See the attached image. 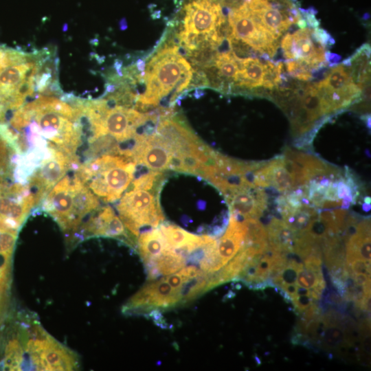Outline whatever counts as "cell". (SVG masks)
Returning <instances> with one entry per match:
<instances>
[{
	"instance_id": "obj_21",
	"label": "cell",
	"mask_w": 371,
	"mask_h": 371,
	"mask_svg": "<svg viewBox=\"0 0 371 371\" xmlns=\"http://www.w3.org/2000/svg\"><path fill=\"white\" fill-rule=\"evenodd\" d=\"M11 258V254L0 252V317L3 314L8 296Z\"/></svg>"
},
{
	"instance_id": "obj_9",
	"label": "cell",
	"mask_w": 371,
	"mask_h": 371,
	"mask_svg": "<svg viewBox=\"0 0 371 371\" xmlns=\"http://www.w3.org/2000/svg\"><path fill=\"white\" fill-rule=\"evenodd\" d=\"M79 164L78 157L48 146L47 153L27 180L36 205L70 169H76Z\"/></svg>"
},
{
	"instance_id": "obj_4",
	"label": "cell",
	"mask_w": 371,
	"mask_h": 371,
	"mask_svg": "<svg viewBox=\"0 0 371 371\" xmlns=\"http://www.w3.org/2000/svg\"><path fill=\"white\" fill-rule=\"evenodd\" d=\"M156 113H142L135 109L115 105L111 107L105 100L100 103L96 117L89 122L91 135L89 142L109 135L115 142H125L137 135V128L148 120L157 121Z\"/></svg>"
},
{
	"instance_id": "obj_16",
	"label": "cell",
	"mask_w": 371,
	"mask_h": 371,
	"mask_svg": "<svg viewBox=\"0 0 371 371\" xmlns=\"http://www.w3.org/2000/svg\"><path fill=\"white\" fill-rule=\"evenodd\" d=\"M82 229L89 236L115 237L125 234L122 220L110 206L97 209L82 226Z\"/></svg>"
},
{
	"instance_id": "obj_24",
	"label": "cell",
	"mask_w": 371,
	"mask_h": 371,
	"mask_svg": "<svg viewBox=\"0 0 371 371\" xmlns=\"http://www.w3.org/2000/svg\"><path fill=\"white\" fill-rule=\"evenodd\" d=\"M161 175V172L150 170L135 179L132 183V188L145 190H150Z\"/></svg>"
},
{
	"instance_id": "obj_3",
	"label": "cell",
	"mask_w": 371,
	"mask_h": 371,
	"mask_svg": "<svg viewBox=\"0 0 371 371\" xmlns=\"http://www.w3.org/2000/svg\"><path fill=\"white\" fill-rule=\"evenodd\" d=\"M135 164L119 154H102L80 164L75 174L98 198L113 202L121 198L134 178Z\"/></svg>"
},
{
	"instance_id": "obj_13",
	"label": "cell",
	"mask_w": 371,
	"mask_h": 371,
	"mask_svg": "<svg viewBox=\"0 0 371 371\" xmlns=\"http://www.w3.org/2000/svg\"><path fill=\"white\" fill-rule=\"evenodd\" d=\"M27 351L38 370H71L76 366L74 354L42 330L29 341Z\"/></svg>"
},
{
	"instance_id": "obj_5",
	"label": "cell",
	"mask_w": 371,
	"mask_h": 371,
	"mask_svg": "<svg viewBox=\"0 0 371 371\" xmlns=\"http://www.w3.org/2000/svg\"><path fill=\"white\" fill-rule=\"evenodd\" d=\"M14 177L12 169L0 170V229L18 232L36 203L28 185Z\"/></svg>"
},
{
	"instance_id": "obj_6",
	"label": "cell",
	"mask_w": 371,
	"mask_h": 371,
	"mask_svg": "<svg viewBox=\"0 0 371 371\" xmlns=\"http://www.w3.org/2000/svg\"><path fill=\"white\" fill-rule=\"evenodd\" d=\"M179 31L208 36L218 47L226 38L228 23L217 0H190L183 8Z\"/></svg>"
},
{
	"instance_id": "obj_10",
	"label": "cell",
	"mask_w": 371,
	"mask_h": 371,
	"mask_svg": "<svg viewBox=\"0 0 371 371\" xmlns=\"http://www.w3.org/2000/svg\"><path fill=\"white\" fill-rule=\"evenodd\" d=\"M326 114L346 108L360 98L362 88L354 80L344 65L331 69L317 82Z\"/></svg>"
},
{
	"instance_id": "obj_23",
	"label": "cell",
	"mask_w": 371,
	"mask_h": 371,
	"mask_svg": "<svg viewBox=\"0 0 371 371\" xmlns=\"http://www.w3.org/2000/svg\"><path fill=\"white\" fill-rule=\"evenodd\" d=\"M286 69L289 75L300 81L306 82L313 78V71L303 63L295 60H287Z\"/></svg>"
},
{
	"instance_id": "obj_25",
	"label": "cell",
	"mask_w": 371,
	"mask_h": 371,
	"mask_svg": "<svg viewBox=\"0 0 371 371\" xmlns=\"http://www.w3.org/2000/svg\"><path fill=\"white\" fill-rule=\"evenodd\" d=\"M314 300L311 295H295L291 298V302L293 305L294 312L299 315L309 307L314 302Z\"/></svg>"
},
{
	"instance_id": "obj_12",
	"label": "cell",
	"mask_w": 371,
	"mask_h": 371,
	"mask_svg": "<svg viewBox=\"0 0 371 371\" xmlns=\"http://www.w3.org/2000/svg\"><path fill=\"white\" fill-rule=\"evenodd\" d=\"M284 58L303 63L312 71L326 64L324 45L315 37L313 30L301 28L293 33H287L280 43Z\"/></svg>"
},
{
	"instance_id": "obj_8",
	"label": "cell",
	"mask_w": 371,
	"mask_h": 371,
	"mask_svg": "<svg viewBox=\"0 0 371 371\" xmlns=\"http://www.w3.org/2000/svg\"><path fill=\"white\" fill-rule=\"evenodd\" d=\"M117 210L124 227L135 236L142 228L157 227L165 218L155 196L145 190L132 188L121 196Z\"/></svg>"
},
{
	"instance_id": "obj_7",
	"label": "cell",
	"mask_w": 371,
	"mask_h": 371,
	"mask_svg": "<svg viewBox=\"0 0 371 371\" xmlns=\"http://www.w3.org/2000/svg\"><path fill=\"white\" fill-rule=\"evenodd\" d=\"M227 23L226 38H233L259 54L271 58L274 56L279 46V39L258 22L246 1L231 9Z\"/></svg>"
},
{
	"instance_id": "obj_20",
	"label": "cell",
	"mask_w": 371,
	"mask_h": 371,
	"mask_svg": "<svg viewBox=\"0 0 371 371\" xmlns=\"http://www.w3.org/2000/svg\"><path fill=\"white\" fill-rule=\"evenodd\" d=\"M304 268L302 262L295 258L288 259L284 267L270 280L274 287L283 289L287 285L296 284L298 272Z\"/></svg>"
},
{
	"instance_id": "obj_15",
	"label": "cell",
	"mask_w": 371,
	"mask_h": 371,
	"mask_svg": "<svg viewBox=\"0 0 371 371\" xmlns=\"http://www.w3.org/2000/svg\"><path fill=\"white\" fill-rule=\"evenodd\" d=\"M230 213L238 219L260 217L267 207V196L257 187L240 188L226 199Z\"/></svg>"
},
{
	"instance_id": "obj_18",
	"label": "cell",
	"mask_w": 371,
	"mask_h": 371,
	"mask_svg": "<svg viewBox=\"0 0 371 371\" xmlns=\"http://www.w3.org/2000/svg\"><path fill=\"white\" fill-rule=\"evenodd\" d=\"M267 230L270 248L286 254L294 252L295 233L282 219L272 218Z\"/></svg>"
},
{
	"instance_id": "obj_17",
	"label": "cell",
	"mask_w": 371,
	"mask_h": 371,
	"mask_svg": "<svg viewBox=\"0 0 371 371\" xmlns=\"http://www.w3.org/2000/svg\"><path fill=\"white\" fill-rule=\"evenodd\" d=\"M247 226L243 221L230 213L228 225L217 244V252L223 267L227 264L244 245Z\"/></svg>"
},
{
	"instance_id": "obj_19",
	"label": "cell",
	"mask_w": 371,
	"mask_h": 371,
	"mask_svg": "<svg viewBox=\"0 0 371 371\" xmlns=\"http://www.w3.org/2000/svg\"><path fill=\"white\" fill-rule=\"evenodd\" d=\"M223 83V93H231L236 80L239 66L238 56L232 50L218 53L214 61Z\"/></svg>"
},
{
	"instance_id": "obj_14",
	"label": "cell",
	"mask_w": 371,
	"mask_h": 371,
	"mask_svg": "<svg viewBox=\"0 0 371 371\" xmlns=\"http://www.w3.org/2000/svg\"><path fill=\"white\" fill-rule=\"evenodd\" d=\"M251 12L258 22L277 38H280L289 27L301 19L293 8H280L290 3L289 0H245Z\"/></svg>"
},
{
	"instance_id": "obj_22",
	"label": "cell",
	"mask_w": 371,
	"mask_h": 371,
	"mask_svg": "<svg viewBox=\"0 0 371 371\" xmlns=\"http://www.w3.org/2000/svg\"><path fill=\"white\" fill-rule=\"evenodd\" d=\"M322 280H324L322 271L315 272L304 267L298 272L296 284L300 287L312 289Z\"/></svg>"
},
{
	"instance_id": "obj_1",
	"label": "cell",
	"mask_w": 371,
	"mask_h": 371,
	"mask_svg": "<svg viewBox=\"0 0 371 371\" xmlns=\"http://www.w3.org/2000/svg\"><path fill=\"white\" fill-rule=\"evenodd\" d=\"M144 71V82L146 88L136 100L134 109L138 111L157 106L172 90L170 102L171 106L174 105L178 95L188 88L193 74L191 65L172 41L153 56Z\"/></svg>"
},
{
	"instance_id": "obj_2",
	"label": "cell",
	"mask_w": 371,
	"mask_h": 371,
	"mask_svg": "<svg viewBox=\"0 0 371 371\" xmlns=\"http://www.w3.org/2000/svg\"><path fill=\"white\" fill-rule=\"evenodd\" d=\"M100 205L98 198L74 174L65 175L47 193L43 209L65 232L76 230L88 214Z\"/></svg>"
},
{
	"instance_id": "obj_11",
	"label": "cell",
	"mask_w": 371,
	"mask_h": 371,
	"mask_svg": "<svg viewBox=\"0 0 371 371\" xmlns=\"http://www.w3.org/2000/svg\"><path fill=\"white\" fill-rule=\"evenodd\" d=\"M239 69L234 91H256L258 88L278 89L282 81L283 64L265 63L257 58L238 57Z\"/></svg>"
},
{
	"instance_id": "obj_26",
	"label": "cell",
	"mask_w": 371,
	"mask_h": 371,
	"mask_svg": "<svg viewBox=\"0 0 371 371\" xmlns=\"http://www.w3.org/2000/svg\"><path fill=\"white\" fill-rule=\"evenodd\" d=\"M355 284L366 286L370 284V275L365 273H355L351 276Z\"/></svg>"
}]
</instances>
